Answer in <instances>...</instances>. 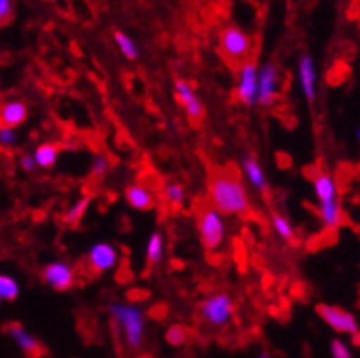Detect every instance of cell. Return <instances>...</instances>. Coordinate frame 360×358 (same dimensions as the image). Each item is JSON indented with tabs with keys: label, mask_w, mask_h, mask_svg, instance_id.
Returning <instances> with one entry per match:
<instances>
[{
	"label": "cell",
	"mask_w": 360,
	"mask_h": 358,
	"mask_svg": "<svg viewBox=\"0 0 360 358\" xmlns=\"http://www.w3.org/2000/svg\"><path fill=\"white\" fill-rule=\"evenodd\" d=\"M208 199L222 215L244 217L251 210L248 188L238 174L230 170H219L212 174L208 181Z\"/></svg>",
	"instance_id": "cell-1"
},
{
	"label": "cell",
	"mask_w": 360,
	"mask_h": 358,
	"mask_svg": "<svg viewBox=\"0 0 360 358\" xmlns=\"http://www.w3.org/2000/svg\"><path fill=\"white\" fill-rule=\"evenodd\" d=\"M314 192L323 224L328 229H339L342 224V210L339 203V188L333 176L321 172L314 177Z\"/></svg>",
	"instance_id": "cell-2"
},
{
	"label": "cell",
	"mask_w": 360,
	"mask_h": 358,
	"mask_svg": "<svg viewBox=\"0 0 360 358\" xmlns=\"http://www.w3.org/2000/svg\"><path fill=\"white\" fill-rule=\"evenodd\" d=\"M110 315L113 323L124 331V340L131 350L139 351L143 344V333H146V317L135 305L111 303Z\"/></svg>",
	"instance_id": "cell-3"
},
{
	"label": "cell",
	"mask_w": 360,
	"mask_h": 358,
	"mask_svg": "<svg viewBox=\"0 0 360 358\" xmlns=\"http://www.w3.org/2000/svg\"><path fill=\"white\" fill-rule=\"evenodd\" d=\"M198 231L206 251H217L226 241L224 215L212 205H205L198 213Z\"/></svg>",
	"instance_id": "cell-4"
},
{
	"label": "cell",
	"mask_w": 360,
	"mask_h": 358,
	"mask_svg": "<svg viewBox=\"0 0 360 358\" xmlns=\"http://www.w3.org/2000/svg\"><path fill=\"white\" fill-rule=\"evenodd\" d=\"M235 314V301L226 292H215L199 305V315L208 326L221 328L231 321Z\"/></svg>",
	"instance_id": "cell-5"
},
{
	"label": "cell",
	"mask_w": 360,
	"mask_h": 358,
	"mask_svg": "<svg viewBox=\"0 0 360 358\" xmlns=\"http://www.w3.org/2000/svg\"><path fill=\"white\" fill-rule=\"evenodd\" d=\"M251 38L238 27H226L219 34V49L231 63H244L251 54Z\"/></svg>",
	"instance_id": "cell-6"
},
{
	"label": "cell",
	"mask_w": 360,
	"mask_h": 358,
	"mask_svg": "<svg viewBox=\"0 0 360 358\" xmlns=\"http://www.w3.org/2000/svg\"><path fill=\"white\" fill-rule=\"evenodd\" d=\"M316 312L321 319L337 333L359 335V323H356L355 315L352 312L340 307H333V305H317Z\"/></svg>",
	"instance_id": "cell-7"
},
{
	"label": "cell",
	"mask_w": 360,
	"mask_h": 358,
	"mask_svg": "<svg viewBox=\"0 0 360 358\" xmlns=\"http://www.w3.org/2000/svg\"><path fill=\"white\" fill-rule=\"evenodd\" d=\"M258 90V67L253 61H244L238 68L237 87H235V97L244 106H255L257 104Z\"/></svg>",
	"instance_id": "cell-8"
},
{
	"label": "cell",
	"mask_w": 360,
	"mask_h": 358,
	"mask_svg": "<svg viewBox=\"0 0 360 358\" xmlns=\"http://www.w3.org/2000/svg\"><path fill=\"white\" fill-rule=\"evenodd\" d=\"M278 68L274 65H265L258 70V90H257V104L264 108H271L278 103L280 94H278Z\"/></svg>",
	"instance_id": "cell-9"
},
{
	"label": "cell",
	"mask_w": 360,
	"mask_h": 358,
	"mask_svg": "<svg viewBox=\"0 0 360 358\" xmlns=\"http://www.w3.org/2000/svg\"><path fill=\"white\" fill-rule=\"evenodd\" d=\"M174 95L179 106L191 118L192 122H199L205 117V106H202L201 98L195 94L194 87L185 79H176L174 81Z\"/></svg>",
	"instance_id": "cell-10"
},
{
	"label": "cell",
	"mask_w": 360,
	"mask_h": 358,
	"mask_svg": "<svg viewBox=\"0 0 360 358\" xmlns=\"http://www.w3.org/2000/svg\"><path fill=\"white\" fill-rule=\"evenodd\" d=\"M41 280L56 292H67L75 285V271L67 262H52L45 265Z\"/></svg>",
	"instance_id": "cell-11"
},
{
	"label": "cell",
	"mask_w": 360,
	"mask_h": 358,
	"mask_svg": "<svg viewBox=\"0 0 360 358\" xmlns=\"http://www.w3.org/2000/svg\"><path fill=\"white\" fill-rule=\"evenodd\" d=\"M6 333H8L9 337L15 340L16 346L24 351L25 357L44 358L45 354H47V347H45L40 340L36 339L34 335L29 333V331L25 330L20 323H16V321L9 323L8 326H6Z\"/></svg>",
	"instance_id": "cell-12"
},
{
	"label": "cell",
	"mask_w": 360,
	"mask_h": 358,
	"mask_svg": "<svg viewBox=\"0 0 360 358\" xmlns=\"http://www.w3.org/2000/svg\"><path fill=\"white\" fill-rule=\"evenodd\" d=\"M119 264V251L115 245L108 244V242H97L90 248L88 252V265L94 272L103 274V272L115 269Z\"/></svg>",
	"instance_id": "cell-13"
},
{
	"label": "cell",
	"mask_w": 360,
	"mask_h": 358,
	"mask_svg": "<svg viewBox=\"0 0 360 358\" xmlns=\"http://www.w3.org/2000/svg\"><path fill=\"white\" fill-rule=\"evenodd\" d=\"M297 77H300V87L305 94L307 103L314 104L317 97V70L310 54H303L297 61Z\"/></svg>",
	"instance_id": "cell-14"
},
{
	"label": "cell",
	"mask_w": 360,
	"mask_h": 358,
	"mask_svg": "<svg viewBox=\"0 0 360 358\" xmlns=\"http://www.w3.org/2000/svg\"><path fill=\"white\" fill-rule=\"evenodd\" d=\"M124 197H126L127 205H129L131 208L139 210V212H150V210L156 208L155 193L150 192L147 186L140 185V183L126 186Z\"/></svg>",
	"instance_id": "cell-15"
},
{
	"label": "cell",
	"mask_w": 360,
	"mask_h": 358,
	"mask_svg": "<svg viewBox=\"0 0 360 358\" xmlns=\"http://www.w3.org/2000/svg\"><path fill=\"white\" fill-rule=\"evenodd\" d=\"M242 170H244L245 179L251 183L255 190H258L260 193H265L269 190V183H267V177H265L264 169H262L260 162L255 154H245L242 156Z\"/></svg>",
	"instance_id": "cell-16"
},
{
	"label": "cell",
	"mask_w": 360,
	"mask_h": 358,
	"mask_svg": "<svg viewBox=\"0 0 360 358\" xmlns=\"http://www.w3.org/2000/svg\"><path fill=\"white\" fill-rule=\"evenodd\" d=\"M27 104L22 101H8L0 106V127L15 129L27 120Z\"/></svg>",
	"instance_id": "cell-17"
},
{
	"label": "cell",
	"mask_w": 360,
	"mask_h": 358,
	"mask_svg": "<svg viewBox=\"0 0 360 358\" xmlns=\"http://www.w3.org/2000/svg\"><path fill=\"white\" fill-rule=\"evenodd\" d=\"M58 156H60V146L51 142L40 143V146L36 147L34 154H32L38 169H52L56 162H58Z\"/></svg>",
	"instance_id": "cell-18"
},
{
	"label": "cell",
	"mask_w": 360,
	"mask_h": 358,
	"mask_svg": "<svg viewBox=\"0 0 360 358\" xmlns=\"http://www.w3.org/2000/svg\"><path fill=\"white\" fill-rule=\"evenodd\" d=\"M91 205V197L90 196H83L79 197L70 208L67 210V213L63 215V224L68 226V228H75V226H79L81 221H83V217L86 215L88 208Z\"/></svg>",
	"instance_id": "cell-19"
},
{
	"label": "cell",
	"mask_w": 360,
	"mask_h": 358,
	"mask_svg": "<svg viewBox=\"0 0 360 358\" xmlns=\"http://www.w3.org/2000/svg\"><path fill=\"white\" fill-rule=\"evenodd\" d=\"M163 252H165V244H163V236L160 231H155L149 236L146 248V262L147 267H155L163 260Z\"/></svg>",
	"instance_id": "cell-20"
},
{
	"label": "cell",
	"mask_w": 360,
	"mask_h": 358,
	"mask_svg": "<svg viewBox=\"0 0 360 358\" xmlns=\"http://www.w3.org/2000/svg\"><path fill=\"white\" fill-rule=\"evenodd\" d=\"M163 197H165L167 205L170 206V210H181L185 206V199H186V193L185 188H183L179 183H167L163 186Z\"/></svg>",
	"instance_id": "cell-21"
},
{
	"label": "cell",
	"mask_w": 360,
	"mask_h": 358,
	"mask_svg": "<svg viewBox=\"0 0 360 358\" xmlns=\"http://www.w3.org/2000/svg\"><path fill=\"white\" fill-rule=\"evenodd\" d=\"M113 39H115L117 47H119V51L122 52V56L126 59H129V61H135V59L140 56L136 44L129 38V36L126 34V32L115 31V34H113Z\"/></svg>",
	"instance_id": "cell-22"
},
{
	"label": "cell",
	"mask_w": 360,
	"mask_h": 358,
	"mask_svg": "<svg viewBox=\"0 0 360 358\" xmlns=\"http://www.w3.org/2000/svg\"><path fill=\"white\" fill-rule=\"evenodd\" d=\"M271 222H273L274 231L280 235V238H283V241H287V242L294 241V228L285 215H281V213L274 212L273 217H271Z\"/></svg>",
	"instance_id": "cell-23"
},
{
	"label": "cell",
	"mask_w": 360,
	"mask_h": 358,
	"mask_svg": "<svg viewBox=\"0 0 360 358\" xmlns=\"http://www.w3.org/2000/svg\"><path fill=\"white\" fill-rule=\"evenodd\" d=\"M20 294V287L13 280L11 276L0 274V300L2 301H15Z\"/></svg>",
	"instance_id": "cell-24"
},
{
	"label": "cell",
	"mask_w": 360,
	"mask_h": 358,
	"mask_svg": "<svg viewBox=\"0 0 360 358\" xmlns=\"http://www.w3.org/2000/svg\"><path fill=\"white\" fill-rule=\"evenodd\" d=\"M110 169H111L110 158H108L106 154H97V156H94V160H91L90 176L99 181V179H103V177L110 172Z\"/></svg>",
	"instance_id": "cell-25"
},
{
	"label": "cell",
	"mask_w": 360,
	"mask_h": 358,
	"mask_svg": "<svg viewBox=\"0 0 360 358\" xmlns=\"http://www.w3.org/2000/svg\"><path fill=\"white\" fill-rule=\"evenodd\" d=\"M165 340L170 346H183L188 340V331H186V328L183 324H172L167 330Z\"/></svg>",
	"instance_id": "cell-26"
},
{
	"label": "cell",
	"mask_w": 360,
	"mask_h": 358,
	"mask_svg": "<svg viewBox=\"0 0 360 358\" xmlns=\"http://www.w3.org/2000/svg\"><path fill=\"white\" fill-rule=\"evenodd\" d=\"M330 351H332L333 358H352V350L348 347V344L340 339H333L330 344Z\"/></svg>",
	"instance_id": "cell-27"
},
{
	"label": "cell",
	"mask_w": 360,
	"mask_h": 358,
	"mask_svg": "<svg viewBox=\"0 0 360 358\" xmlns=\"http://www.w3.org/2000/svg\"><path fill=\"white\" fill-rule=\"evenodd\" d=\"M16 140H18V136H16L15 129H11V127H0V146L15 147Z\"/></svg>",
	"instance_id": "cell-28"
},
{
	"label": "cell",
	"mask_w": 360,
	"mask_h": 358,
	"mask_svg": "<svg viewBox=\"0 0 360 358\" xmlns=\"http://www.w3.org/2000/svg\"><path fill=\"white\" fill-rule=\"evenodd\" d=\"M18 163H20L22 170H24V172H27V174L36 172V169H38V165H36L32 154H22L20 160H18Z\"/></svg>",
	"instance_id": "cell-29"
},
{
	"label": "cell",
	"mask_w": 360,
	"mask_h": 358,
	"mask_svg": "<svg viewBox=\"0 0 360 358\" xmlns=\"http://www.w3.org/2000/svg\"><path fill=\"white\" fill-rule=\"evenodd\" d=\"M13 15V0H0V24L11 18Z\"/></svg>",
	"instance_id": "cell-30"
},
{
	"label": "cell",
	"mask_w": 360,
	"mask_h": 358,
	"mask_svg": "<svg viewBox=\"0 0 360 358\" xmlns=\"http://www.w3.org/2000/svg\"><path fill=\"white\" fill-rule=\"evenodd\" d=\"M258 358H269V353H267V351H260Z\"/></svg>",
	"instance_id": "cell-31"
},
{
	"label": "cell",
	"mask_w": 360,
	"mask_h": 358,
	"mask_svg": "<svg viewBox=\"0 0 360 358\" xmlns=\"http://www.w3.org/2000/svg\"><path fill=\"white\" fill-rule=\"evenodd\" d=\"M2 61H4V56H2V52H0V63H2Z\"/></svg>",
	"instance_id": "cell-32"
},
{
	"label": "cell",
	"mask_w": 360,
	"mask_h": 358,
	"mask_svg": "<svg viewBox=\"0 0 360 358\" xmlns=\"http://www.w3.org/2000/svg\"><path fill=\"white\" fill-rule=\"evenodd\" d=\"M0 301H2V300H0Z\"/></svg>",
	"instance_id": "cell-33"
}]
</instances>
